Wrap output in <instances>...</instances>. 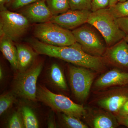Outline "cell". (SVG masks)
Here are the masks:
<instances>
[{
	"mask_svg": "<svg viewBox=\"0 0 128 128\" xmlns=\"http://www.w3.org/2000/svg\"><path fill=\"white\" fill-rule=\"evenodd\" d=\"M42 68L41 63L20 72L13 85V92L20 97L32 101L36 100V84Z\"/></svg>",
	"mask_w": 128,
	"mask_h": 128,
	"instance_id": "obj_7",
	"label": "cell"
},
{
	"mask_svg": "<svg viewBox=\"0 0 128 128\" xmlns=\"http://www.w3.org/2000/svg\"><path fill=\"white\" fill-rule=\"evenodd\" d=\"M21 113L25 128H37L39 127L36 117L30 108L27 106L22 107Z\"/></svg>",
	"mask_w": 128,
	"mask_h": 128,
	"instance_id": "obj_18",
	"label": "cell"
},
{
	"mask_svg": "<svg viewBox=\"0 0 128 128\" xmlns=\"http://www.w3.org/2000/svg\"><path fill=\"white\" fill-rule=\"evenodd\" d=\"M111 14L116 18L128 17V0L118 2L114 6H109Z\"/></svg>",
	"mask_w": 128,
	"mask_h": 128,
	"instance_id": "obj_20",
	"label": "cell"
},
{
	"mask_svg": "<svg viewBox=\"0 0 128 128\" xmlns=\"http://www.w3.org/2000/svg\"><path fill=\"white\" fill-rule=\"evenodd\" d=\"M118 2V0H110L109 6H112Z\"/></svg>",
	"mask_w": 128,
	"mask_h": 128,
	"instance_id": "obj_31",
	"label": "cell"
},
{
	"mask_svg": "<svg viewBox=\"0 0 128 128\" xmlns=\"http://www.w3.org/2000/svg\"><path fill=\"white\" fill-rule=\"evenodd\" d=\"M116 20L120 29L126 34H128V17L117 18Z\"/></svg>",
	"mask_w": 128,
	"mask_h": 128,
	"instance_id": "obj_27",
	"label": "cell"
},
{
	"mask_svg": "<svg viewBox=\"0 0 128 128\" xmlns=\"http://www.w3.org/2000/svg\"><path fill=\"white\" fill-rule=\"evenodd\" d=\"M128 0H118V2H123L126 1Z\"/></svg>",
	"mask_w": 128,
	"mask_h": 128,
	"instance_id": "obj_34",
	"label": "cell"
},
{
	"mask_svg": "<svg viewBox=\"0 0 128 128\" xmlns=\"http://www.w3.org/2000/svg\"><path fill=\"white\" fill-rule=\"evenodd\" d=\"M117 86H128V72L113 69L102 75L94 83L98 89Z\"/></svg>",
	"mask_w": 128,
	"mask_h": 128,
	"instance_id": "obj_12",
	"label": "cell"
},
{
	"mask_svg": "<svg viewBox=\"0 0 128 128\" xmlns=\"http://www.w3.org/2000/svg\"><path fill=\"white\" fill-rule=\"evenodd\" d=\"M18 51V70L20 72L25 71L31 66L34 62L36 53L32 47L23 44H16Z\"/></svg>",
	"mask_w": 128,
	"mask_h": 128,
	"instance_id": "obj_15",
	"label": "cell"
},
{
	"mask_svg": "<svg viewBox=\"0 0 128 128\" xmlns=\"http://www.w3.org/2000/svg\"><path fill=\"white\" fill-rule=\"evenodd\" d=\"M117 119L118 123L128 128V116H118Z\"/></svg>",
	"mask_w": 128,
	"mask_h": 128,
	"instance_id": "obj_29",
	"label": "cell"
},
{
	"mask_svg": "<svg viewBox=\"0 0 128 128\" xmlns=\"http://www.w3.org/2000/svg\"><path fill=\"white\" fill-rule=\"evenodd\" d=\"M116 19L106 8L92 12L88 20V24L99 32L108 47L124 39L126 35L119 27Z\"/></svg>",
	"mask_w": 128,
	"mask_h": 128,
	"instance_id": "obj_2",
	"label": "cell"
},
{
	"mask_svg": "<svg viewBox=\"0 0 128 128\" xmlns=\"http://www.w3.org/2000/svg\"><path fill=\"white\" fill-rule=\"evenodd\" d=\"M12 0H0V10L6 8L5 5L9 4Z\"/></svg>",
	"mask_w": 128,
	"mask_h": 128,
	"instance_id": "obj_30",
	"label": "cell"
},
{
	"mask_svg": "<svg viewBox=\"0 0 128 128\" xmlns=\"http://www.w3.org/2000/svg\"><path fill=\"white\" fill-rule=\"evenodd\" d=\"M91 12L90 10H73L70 9L63 14L53 16L50 22L64 28L74 30L87 23Z\"/></svg>",
	"mask_w": 128,
	"mask_h": 128,
	"instance_id": "obj_9",
	"label": "cell"
},
{
	"mask_svg": "<svg viewBox=\"0 0 128 128\" xmlns=\"http://www.w3.org/2000/svg\"><path fill=\"white\" fill-rule=\"evenodd\" d=\"M70 9L91 10L92 0H67Z\"/></svg>",
	"mask_w": 128,
	"mask_h": 128,
	"instance_id": "obj_22",
	"label": "cell"
},
{
	"mask_svg": "<svg viewBox=\"0 0 128 128\" xmlns=\"http://www.w3.org/2000/svg\"><path fill=\"white\" fill-rule=\"evenodd\" d=\"M62 118L67 126L72 128H87V125L80 120L79 118L64 114Z\"/></svg>",
	"mask_w": 128,
	"mask_h": 128,
	"instance_id": "obj_23",
	"label": "cell"
},
{
	"mask_svg": "<svg viewBox=\"0 0 128 128\" xmlns=\"http://www.w3.org/2000/svg\"><path fill=\"white\" fill-rule=\"evenodd\" d=\"M125 40L126 41V42L128 43V34H126V36H125V38H124Z\"/></svg>",
	"mask_w": 128,
	"mask_h": 128,
	"instance_id": "obj_33",
	"label": "cell"
},
{
	"mask_svg": "<svg viewBox=\"0 0 128 128\" xmlns=\"http://www.w3.org/2000/svg\"><path fill=\"white\" fill-rule=\"evenodd\" d=\"M16 94L13 92H7L0 97V115L7 110L15 101Z\"/></svg>",
	"mask_w": 128,
	"mask_h": 128,
	"instance_id": "obj_21",
	"label": "cell"
},
{
	"mask_svg": "<svg viewBox=\"0 0 128 128\" xmlns=\"http://www.w3.org/2000/svg\"><path fill=\"white\" fill-rule=\"evenodd\" d=\"M118 124L111 117L104 114L96 117L93 122V126L95 128H115Z\"/></svg>",
	"mask_w": 128,
	"mask_h": 128,
	"instance_id": "obj_19",
	"label": "cell"
},
{
	"mask_svg": "<svg viewBox=\"0 0 128 128\" xmlns=\"http://www.w3.org/2000/svg\"><path fill=\"white\" fill-rule=\"evenodd\" d=\"M22 8L20 13L30 23L47 22L54 16L47 6L46 0H40Z\"/></svg>",
	"mask_w": 128,
	"mask_h": 128,
	"instance_id": "obj_10",
	"label": "cell"
},
{
	"mask_svg": "<svg viewBox=\"0 0 128 128\" xmlns=\"http://www.w3.org/2000/svg\"><path fill=\"white\" fill-rule=\"evenodd\" d=\"M33 33L39 41L52 46H70L76 42L72 32L50 21L35 25Z\"/></svg>",
	"mask_w": 128,
	"mask_h": 128,
	"instance_id": "obj_3",
	"label": "cell"
},
{
	"mask_svg": "<svg viewBox=\"0 0 128 128\" xmlns=\"http://www.w3.org/2000/svg\"><path fill=\"white\" fill-rule=\"evenodd\" d=\"M46 2L54 16L63 14L70 9L67 0H46Z\"/></svg>",
	"mask_w": 128,
	"mask_h": 128,
	"instance_id": "obj_16",
	"label": "cell"
},
{
	"mask_svg": "<svg viewBox=\"0 0 128 128\" xmlns=\"http://www.w3.org/2000/svg\"><path fill=\"white\" fill-rule=\"evenodd\" d=\"M128 100V88L122 93L112 95L98 101V105L101 108L109 112L117 113L124 103Z\"/></svg>",
	"mask_w": 128,
	"mask_h": 128,
	"instance_id": "obj_13",
	"label": "cell"
},
{
	"mask_svg": "<svg viewBox=\"0 0 128 128\" xmlns=\"http://www.w3.org/2000/svg\"><path fill=\"white\" fill-rule=\"evenodd\" d=\"M110 0H92L91 3L92 12H94L106 8L109 6Z\"/></svg>",
	"mask_w": 128,
	"mask_h": 128,
	"instance_id": "obj_26",
	"label": "cell"
},
{
	"mask_svg": "<svg viewBox=\"0 0 128 128\" xmlns=\"http://www.w3.org/2000/svg\"><path fill=\"white\" fill-rule=\"evenodd\" d=\"M2 76H3V74H2V70L1 67H0V80H2Z\"/></svg>",
	"mask_w": 128,
	"mask_h": 128,
	"instance_id": "obj_32",
	"label": "cell"
},
{
	"mask_svg": "<svg viewBox=\"0 0 128 128\" xmlns=\"http://www.w3.org/2000/svg\"><path fill=\"white\" fill-rule=\"evenodd\" d=\"M120 116H128V100L124 103L118 113Z\"/></svg>",
	"mask_w": 128,
	"mask_h": 128,
	"instance_id": "obj_28",
	"label": "cell"
},
{
	"mask_svg": "<svg viewBox=\"0 0 128 128\" xmlns=\"http://www.w3.org/2000/svg\"><path fill=\"white\" fill-rule=\"evenodd\" d=\"M69 72L73 94L79 100H84L89 95L95 74L87 68L72 66H69Z\"/></svg>",
	"mask_w": 128,
	"mask_h": 128,
	"instance_id": "obj_8",
	"label": "cell"
},
{
	"mask_svg": "<svg viewBox=\"0 0 128 128\" xmlns=\"http://www.w3.org/2000/svg\"><path fill=\"white\" fill-rule=\"evenodd\" d=\"M28 41L38 54L57 58L95 71H102L105 68L104 58L86 52L77 42L70 46H57L47 44L34 38H30Z\"/></svg>",
	"mask_w": 128,
	"mask_h": 128,
	"instance_id": "obj_1",
	"label": "cell"
},
{
	"mask_svg": "<svg viewBox=\"0 0 128 128\" xmlns=\"http://www.w3.org/2000/svg\"><path fill=\"white\" fill-rule=\"evenodd\" d=\"M104 55L114 65L128 69V43L124 39L108 47Z\"/></svg>",
	"mask_w": 128,
	"mask_h": 128,
	"instance_id": "obj_11",
	"label": "cell"
},
{
	"mask_svg": "<svg viewBox=\"0 0 128 128\" xmlns=\"http://www.w3.org/2000/svg\"><path fill=\"white\" fill-rule=\"evenodd\" d=\"M8 127L10 128H25L21 112L18 111L12 114L9 120Z\"/></svg>",
	"mask_w": 128,
	"mask_h": 128,
	"instance_id": "obj_24",
	"label": "cell"
},
{
	"mask_svg": "<svg viewBox=\"0 0 128 128\" xmlns=\"http://www.w3.org/2000/svg\"><path fill=\"white\" fill-rule=\"evenodd\" d=\"M30 24L21 13L10 11L6 8L0 10V34L7 36L13 41H18L24 36Z\"/></svg>",
	"mask_w": 128,
	"mask_h": 128,
	"instance_id": "obj_5",
	"label": "cell"
},
{
	"mask_svg": "<svg viewBox=\"0 0 128 128\" xmlns=\"http://www.w3.org/2000/svg\"><path fill=\"white\" fill-rule=\"evenodd\" d=\"M40 0H12L10 2V6L14 10L22 8Z\"/></svg>",
	"mask_w": 128,
	"mask_h": 128,
	"instance_id": "obj_25",
	"label": "cell"
},
{
	"mask_svg": "<svg viewBox=\"0 0 128 128\" xmlns=\"http://www.w3.org/2000/svg\"><path fill=\"white\" fill-rule=\"evenodd\" d=\"M95 28L92 25H82L72 32L76 41L86 52L93 56L102 57L107 48L104 44L105 40Z\"/></svg>",
	"mask_w": 128,
	"mask_h": 128,
	"instance_id": "obj_6",
	"label": "cell"
},
{
	"mask_svg": "<svg viewBox=\"0 0 128 128\" xmlns=\"http://www.w3.org/2000/svg\"><path fill=\"white\" fill-rule=\"evenodd\" d=\"M50 76L53 82L57 86L64 90L68 89L64 76L60 67L54 64L50 68Z\"/></svg>",
	"mask_w": 128,
	"mask_h": 128,
	"instance_id": "obj_17",
	"label": "cell"
},
{
	"mask_svg": "<svg viewBox=\"0 0 128 128\" xmlns=\"http://www.w3.org/2000/svg\"><path fill=\"white\" fill-rule=\"evenodd\" d=\"M0 48L6 59L15 70H18V51L13 41L5 35H0Z\"/></svg>",
	"mask_w": 128,
	"mask_h": 128,
	"instance_id": "obj_14",
	"label": "cell"
},
{
	"mask_svg": "<svg viewBox=\"0 0 128 128\" xmlns=\"http://www.w3.org/2000/svg\"><path fill=\"white\" fill-rule=\"evenodd\" d=\"M36 98L54 110L70 116L79 118L86 114L82 105L74 103L66 96L54 94L42 86L37 88Z\"/></svg>",
	"mask_w": 128,
	"mask_h": 128,
	"instance_id": "obj_4",
	"label": "cell"
}]
</instances>
